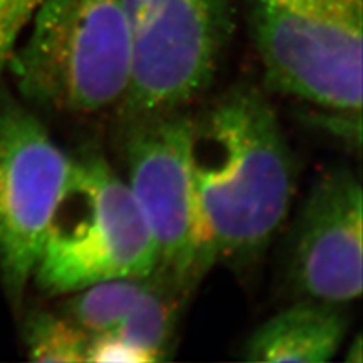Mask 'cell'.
<instances>
[{
  "label": "cell",
  "mask_w": 363,
  "mask_h": 363,
  "mask_svg": "<svg viewBox=\"0 0 363 363\" xmlns=\"http://www.w3.org/2000/svg\"><path fill=\"white\" fill-rule=\"evenodd\" d=\"M348 318L340 306L301 298L260 324L242 347L256 363H325L342 345Z\"/></svg>",
  "instance_id": "obj_9"
},
{
  "label": "cell",
  "mask_w": 363,
  "mask_h": 363,
  "mask_svg": "<svg viewBox=\"0 0 363 363\" xmlns=\"http://www.w3.org/2000/svg\"><path fill=\"white\" fill-rule=\"evenodd\" d=\"M189 161L213 264H248L286 220L297 169L262 91L240 85L191 117Z\"/></svg>",
  "instance_id": "obj_1"
},
{
  "label": "cell",
  "mask_w": 363,
  "mask_h": 363,
  "mask_svg": "<svg viewBox=\"0 0 363 363\" xmlns=\"http://www.w3.org/2000/svg\"><path fill=\"white\" fill-rule=\"evenodd\" d=\"M30 26L8 65L29 101L72 116L121 105L132 70L124 0H44Z\"/></svg>",
  "instance_id": "obj_2"
},
{
  "label": "cell",
  "mask_w": 363,
  "mask_h": 363,
  "mask_svg": "<svg viewBox=\"0 0 363 363\" xmlns=\"http://www.w3.org/2000/svg\"><path fill=\"white\" fill-rule=\"evenodd\" d=\"M185 298V295L155 276L152 288L106 333L136 351L143 363L168 360L176 339L182 301Z\"/></svg>",
  "instance_id": "obj_10"
},
{
  "label": "cell",
  "mask_w": 363,
  "mask_h": 363,
  "mask_svg": "<svg viewBox=\"0 0 363 363\" xmlns=\"http://www.w3.org/2000/svg\"><path fill=\"white\" fill-rule=\"evenodd\" d=\"M132 50L118 118L185 109L209 88L230 35V0H124Z\"/></svg>",
  "instance_id": "obj_5"
},
{
  "label": "cell",
  "mask_w": 363,
  "mask_h": 363,
  "mask_svg": "<svg viewBox=\"0 0 363 363\" xmlns=\"http://www.w3.org/2000/svg\"><path fill=\"white\" fill-rule=\"evenodd\" d=\"M126 184L156 247L155 276L188 295L213 264L189 161L185 109L121 124Z\"/></svg>",
  "instance_id": "obj_6"
},
{
  "label": "cell",
  "mask_w": 363,
  "mask_h": 363,
  "mask_svg": "<svg viewBox=\"0 0 363 363\" xmlns=\"http://www.w3.org/2000/svg\"><path fill=\"white\" fill-rule=\"evenodd\" d=\"M250 28L269 89L360 116L363 0H256Z\"/></svg>",
  "instance_id": "obj_4"
},
{
  "label": "cell",
  "mask_w": 363,
  "mask_h": 363,
  "mask_svg": "<svg viewBox=\"0 0 363 363\" xmlns=\"http://www.w3.org/2000/svg\"><path fill=\"white\" fill-rule=\"evenodd\" d=\"M72 167L37 116L0 88V277L14 304L32 280Z\"/></svg>",
  "instance_id": "obj_7"
},
{
  "label": "cell",
  "mask_w": 363,
  "mask_h": 363,
  "mask_svg": "<svg viewBox=\"0 0 363 363\" xmlns=\"http://www.w3.org/2000/svg\"><path fill=\"white\" fill-rule=\"evenodd\" d=\"M89 335L65 315L33 313L25 328L29 359L41 363L86 362Z\"/></svg>",
  "instance_id": "obj_12"
},
{
  "label": "cell",
  "mask_w": 363,
  "mask_h": 363,
  "mask_svg": "<svg viewBox=\"0 0 363 363\" xmlns=\"http://www.w3.org/2000/svg\"><path fill=\"white\" fill-rule=\"evenodd\" d=\"M155 276L118 277L93 283L72 295L64 315L89 336L111 332L143 295L152 288Z\"/></svg>",
  "instance_id": "obj_11"
},
{
  "label": "cell",
  "mask_w": 363,
  "mask_h": 363,
  "mask_svg": "<svg viewBox=\"0 0 363 363\" xmlns=\"http://www.w3.org/2000/svg\"><path fill=\"white\" fill-rule=\"evenodd\" d=\"M44 0H0V76L8 68L25 28Z\"/></svg>",
  "instance_id": "obj_13"
},
{
  "label": "cell",
  "mask_w": 363,
  "mask_h": 363,
  "mask_svg": "<svg viewBox=\"0 0 363 363\" xmlns=\"http://www.w3.org/2000/svg\"><path fill=\"white\" fill-rule=\"evenodd\" d=\"M362 351H363V348H362V339H360V335H357L354 337V342L350 345V348L347 351L345 360L351 362V363H362V360H363Z\"/></svg>",
  "instance_id": "obj_14"
},
{
  "label": "cell",
  "mask_w": 363,
  "mask_h": 363,
  "mask_svg": "<svg viewBox=\"0 0 363 363\" xmlns=\"http://www.w3.org/2000/svg\"><path fill=\"white\" fill-rule=\"evenodd\" d=\"M362 185L348 168L316 180L294 227L288 279L300 298L336 306L363 289Z\"/></svg>",
  "instance_id": "obj_8"
},
{
  "label": "cell",
  "mask_w": 363,
  "mask_h": 363,
  "mask_svg": "<svg viewBox=\"0 0 363 363\" xmlns=\"http://www.w3.org/2000/svg\"><path fill=\"white\" fill-rule=\"evenodd\" d=\"M156 247L132 192L97 152L73 157L32 279L48 295L155 274Z\"/></svg>",
  "instance_id": "obj_3"
}]
</instances>
